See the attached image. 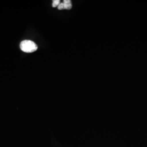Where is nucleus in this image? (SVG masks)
I'll use <instances>...</instances> for the list:
<instances>
[{
	"mask_svg": "<svg viewBox=\"0 0 147 147\" xmlns=\"http://www.w3.org/2000/svg\"><path fill=\"white\" fill-rule=\"evenodd\" d=\"M20 47L21 50L26 53H32L36 51L38 49L37 44L31 40H25L20 42Z\"/></svg>",
	"mask_w": 147,
	"mask_h": 147,
	"instance_id": "1",
	"label": "nucleus"
},
{
	"mask_svg": "<svg viewBox=\"0 0 147 147\" xmlns=\"http://www.w3.org/2000/svg\"><path fill=\"white\" fill-rule=\"evenodd\" d=\"M63 3L64 5V9H71L72 8L71 1L70 0H64L63 1Z\"/></svg>",
	"mask_w": 147,
	"mask_h": 147,
	"instance_id": "2",
	"label": "nucleus"
},
{
	"mask_svg": "<svg viewBox=\"0 0 147 147\" xmlns=\"http://www.w3.org/2000/svg\"><path fill=\"white\" fill-rule=\"evenodd\" d=\"M61 1L59 0H53V8L58 7V5L60 4Z\"/></svg>",
	"mask_w": 147,
	"mask_h": 147,
	"instance_id": "3",
	"label": "nucleus"
},
{
	"mask_svg": "<svg viewBox=\"0 0 147 147\" xmlns=\"http://www.w3.org/2000/svg\"><path fill=\"white\" fill-rule=\"evenodd\" d=\"M58 9L59 10H63L64 9V3L63 2H61L60 4L58 5Z\"/></svg>",
	"mask_w": 147,
	"mask_h": 147,
	"instance_id": "4",
	"label": "nucleus"
}]
</instances>
